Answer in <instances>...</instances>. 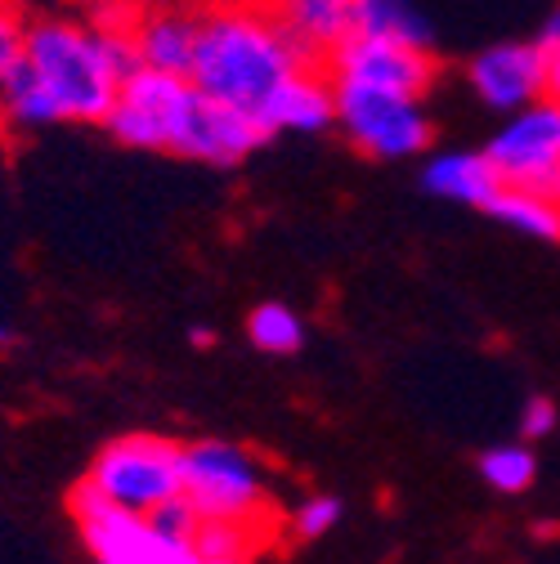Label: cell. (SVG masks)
Segmentation results:
<instances>
[{
  "label": "cell",
  "mask_w": 560,
  "mask_h": 564,
  "mask_svg": "<svg viewBox=\"0 0 560 564\" xmlns=\"http://www.w3.org/2000/svg\"><path fill=\"white\" fill-rule=\"evenodd\" d=\"M297 67H310V58L283 32V23L269 14L265 0H225V6H212L202 19L189 82L193 90L220 104L256 112L265 95L283 77H292Z\"/></svg>",
  "instance_id": "6da1fadb"
},
{
  "label": "cell",
  "mask_w": 560,
  "mask_h": 564,
  "mask_svg": "<svg viewBox=\"0 0 560 564\" xmlns=\"http://www.w3.org/2000/svg\"><path fill=\"white\" fill-rule=\"evenodd\" d=\"M28 63L54 90L67 121H108V112L121 99V77L112 73L99 32H90L77 14L32 19Z\"/></svg>",
  "instance_id": "7a4b0ae2"
},
{
  "label": "cell",
  "mask_w": 560,
  "mask_h": 564,
  "mask_svg": "<svg viewBox=\"0 0 560 564\" xmlns=\"http://www.w3.org/2000/svg\"><path fill=\"white\" fill-rule=\"evenodd\" d=\"M336 130L355 153L377 162L422 158L435 144V121L422 99L359 82H336Z\"/></svg>",
  "instance_id": "3957f363"
},
{
  "label": "cell",
  "mask_w": 560,
  "mask_h": 564,
  "mask_svg": "<svg viewBox=\"0 0 560 564\" xmlns=\"http://www.w3.org/2000/svg\"><path fill=\"white\" fill-rule=\"evenodd\" d=\"M86 484L108 502L149 516L153 507L184 492V444L162 435H121L95 457Z\"/></svg>",
  "instance_id": "277c9868"
},
{
  "label": "cell",
  "mask_w": 560,
  "mask_h": 564,
  "mask_svg": "<svg viewBox=\"0 0 560 564\" xmlns=\"http://www.w3.org/2000/svg\"><path fill=\"white\" fill-rule=\"evenodd\" d=\"M184 492L206 520H251L269 502V484L260 462L225 440L184 444Z\"/></svg>",
  "instance_id": "5b68a950"
},
{
  "label": "cell",
  "mask_w": 560,
  "mask_h": 564,
  "mask_svg": "<svg viewBox=\"0 0 560 564\" xmlns=\"http://www.w3.org/2000/svg\"><path fill=\"white\" fill-rule=\"evenodd\" d=\"M73 516H77V529L99 564H193L197 560L193 546L153 533V524L144 516L108 502L90 484L73 488Z\"/></svg>",
  "instance_id": "8992f818"
},
{
  "label": "cell",
  "mask_w": 560,
  "mask_h": 564,
  "mask_svg": "<svg viewBox=\"0 0 560 564\" xmlns=\"http://www.w3.org/2000/svg\"><path fill=\"white\" fill-rule=\"evenodd\" d=\"M488 162H494L503 188H538L551 193L560 184V104L547 95L494 130L484 144Z\"/></svg>",
  "instance_id": "52a82bcc"
},
{
  "label": "cell",
  "mask_w": 560,
  "mask_h": 564,
  "mask_svg": "<svg viewBox=\"0 0 560 564\" xmlns=\"http://www.w3.org/2000/svg\"><path fill=\"white\" fill-rule=\"evenodd\" d=\"M265 126L251 108H234L220 104L212 95L193 90L171 126V144L166 153L189 158V162H206V166H238L243 158H251L265 144Z\"/></svg>",
  "instance_id": "ba28073f"
},
{
  "label": "cell",
  "mask_w": 560,
  "mask_h": 564,
  "mask_svg": "<svg viewBox=\"0 0 560 564\" xmlns=\"http://www.w3.org/2000/svg\"><path fill=\"white\" fill-rule=\"evenodd\" d=\"M193 95L189 77L158 73V67H139V73L121 86L117 108L108 112V134L126 149H144V153H166L171 144V126Z\"/></svg>",
  "instance_id": "9c48e42d"
},
{
  "label": "cell",
  "mask_w": 560,
  "mask_h": 564,
  "mask_svg": "<svg viewBox=\"0 0 560 564\" xmlns=\"http://www.w3.org/2000/svg\"><path fill=\"white\" fill-rule=\"evenodd\" d=\"M327 73L336 82L381 86V90L422 99L435 86L440 63H435V50H422V45H403V41H386V36H349L327 58Z\"/></svg>",
  "instance_id": "30bf717a"
},
{
  "label": "cell",
  "mask_w": 560,
  "mask_h": 564,
  "mask_svg": "<svg viewBox=\"0 0 560 564\" xmlns=\"http://www.w3.org/2000/svg\"><path fill=\"white\" fill-rule=\"evenodd\" d=\"M466 82L488 112L511 117L547 99V50L538 41H498L466 63Z\"/></svg>",
  "instance_id": "8fae6325"
},
{
  "label": "cell",
  "mask_w": 560,
  "mask_h": 564,
  "mask_svg": "<svg viewBox=\"0 0 560 564\" xmlns=\"http://www.w3.org/2000/svg\"><path fill=\"white\" fill-rule=\"evenodd\" d=\"M256 117L269 139L273 134H319L336 126V77L319 63L297 67L292 77H283L265 95Z\"/></svg>",
  "instance_id": "7c38bea8"
},
{
  "label": "cell",
  "mask_w": 560,
  "mask_h": 564,
  "mask_svg": "<svg viewBox=\"0 0 560 564\" xmlns=\"http://www.w3.org/2000/svg\"><path fill=\"white\" fill-rule=\"evenodd\" d=\"M202 19H206V10L193 6V0H158V6H149L144 14H139V28H134V45H139L144 67L189 77L193 58H197Z\"/></svg>",
  "instance_id": "4fadbf2b"
},
{
  "label": "cell",
  "mask_w": 560,
  "mask_h": 564,
  "mask_svg": "<svg viewBox=\"0 0 560 564\" xmlns=\"http://www.w3.org/2000/svg\"><path fill=\"white\" fill-rule=\"evenodd\" d=\"M265 6L310 63L327 67V58L355 36V0H265Z\"/></svg>",
  "instance_id": "5bb4252c"
},
{
  "label": "cell",
  "mask_w": 560,
  "mask_h": 564,
  "mask_svg": "<svg viewBox=\"0 0 560 564\" xmlns=\"http://www.w3.org/2000/svg\"><path fill=\"white\" fill-rule=\"evenodd\" d=\"M422 188L457 206H488L498 197L503 180L484 149H440L422 166Z\"/></svg>",
  "instance_id": "9a60e30c"
},
{
  "label": "cell",
  "mask_w": 560,
  "mask_h": 564,
  "mask_svg": "<svg viewBox=\"0 0 560 564\" xmlns=\"http://www.w3.org/2000/svg\"><path fill=\"white\" fill-rule=\"evenodd\" d=\"M63 117V104L54 99V90L41 82V73L23 58L19 67H10L0 77V130L23 134V130H45Z\"/></svg>",
  "instance_id": "2e32d148"
},
{
  "label": "cell",
  "mask_w": 560,
  "mask_h": 564,
  "mask_svg": "<svg viewBox=\"0 0 560 564\" xmlns=\"http://www.w3.org/2000/svg\"><path fill=\"white\" fill-rule=\"evenodd\" d=\"M494 220H503L507 229L525 234V238H542V242H560V210L551 193L538 188H498V197L484 206Z\"/></svg>",
  "instance_id": "e0dca14e"
},
{
  "label": "cell",
  "mask_w": 560,
  "mask_h": 564,
  "mask_svg": "<svg viewBox=\"0 0 560 564\" xmlns=\"http://www.w3.org/2000/svg\"><path fill=\"white\" fill-rule=\"evenodd\" d=\"M355 36H386L431 50V23L408 0H355Z\"/></svg>",
  "instance_id": "ac0fdd59"
},
{
  "label": "cell",
  "mask_w": 560,
  "mask_h": 564,
  "mask_svg": "<svg viewBox=\"0 0 560 564\" xmlns=\"http://www.w3.org/2000/svg\"><path fill=\"white\" fill-rule=\"evenodd\" d=\"M247 336L260 355H273V359H288L305 345V323L292 305L283 301H265L247 314Z\"/></svg>",
  "instance_id": "d6986e66"
},
{
  "label": "cell",
  "mask_w": 560,
  "mask_h": 564,
  "mask_svg": "<svg viewBox=\"0 0 560 564\" xmlns=\"http://www.w3.org/2000/svg\"><path fill=\"white\" fill-rule=\"evenodd\" d=\"M475 466H480V479L488 488H498V492H525L534 484V475H538V462H534V453L525 444H498V448L480 453Z\"/></svg>",
  "instance_id": "ffe728a7"
},
{
  "label": "cell",
  "mask_w": 560,
  "mask_h": 564,
  "mask_svg": "<svg viewBox=\"0 0 560 564\" xmlns=\"http://www.w3.org/2000/svg\"><path fill=\"white\" fill-rule=\"evenodd\" d=\"M144 520L153 524V533H162V538H171V542H184V546H193L197 533H202V524H206V516L197 511V502L189 498V492H175L171 502L153 507Z\"/></svg>",
  "instance_id": "44dd1931"
},
{
  "label": "cell",
  "mask_w": 560,
  "mask_h": 564,
  "mask_svg": "<svg viewBox=\"0 0 560 564\" xmlns=\"http://www.w3.org/2000/svg\"><path fill=\"white\" fill-rule=\"evenodd\" d=\"M139 14H144V6H134V0H82L77 10V19L104 36H130L139 28Z\"/></svg>",
  "instance_id": "7402d4cb"
},
{
  "label": "cell",
  "mask_w": 560,
  "mask_h": 564,
  "mask_svg": "<svg viewBox=\"0 0 560 564\" xmlns=\"http://www.w3.org/2000/svg\"><path fill=\"white\" fill-rule=\"evenodd\" d=\"M28 36H32V14L23 0H0V77L28 58Z\"/></svg>",
  "instance_id": "603a6c76"
},
{
  "label": "cell",
  "mask_w": 560,
  "mask_h": 564,
  "mask_svg": "<svg viewBox=\"0 0 560 564\" xmlns=\"http://www.w3.org/2000/svg\"><path fill=\"white\" fill-rule=\"evenodd\" d=\"M345 516V502L341 498H310V502H301V511H297V538H305V542H314V538H323L327 529H336V520Z\"/></svg>",
  "instance_id": "cb8c5ba5"
},
{
  "label": "cell",
  "mask_w": 560,
  "mask_h": 564,
  "mask_svg": "<svg viewBox=\"0 0 560 564\" xmlns=\"http://www.w3.org/2000/svg\"><path fill=\"white\" fill-rule=\"evenodd\" d=\"M556 431V403L547 394H534L525 408H520V435L525 440H542Z\"/></svg>",
  "instance_id": "d4e9b609"
},
{
  "label": "cell",
  "mask_w": 560,
  "mask_h": 564,
  "mask_svg": "<svg viewBox=\"0 0 560 564\" xmlns=\"http://www.w3.org/2000/svg\"><path fill=\"white\" fill-rule=\"evenodd\" d=\"M538 45H542V50H560V6L547 14V23H542V32H538Z\"/></svg>",
  "instance_id": "484cf974"
},
{
  "label": "cell",
  "mask_w": 560,
  "mask_h": 564,
  "mask_svg": "<svg viewBox=\"0 0 560 564\" xmlns=\"http://www.w3.org/2000/svg\"><path fill=\"white\" fill-rule=\"evenodd\" d=\"M547 95L560 104V50H547Z\"/></svg>",
  "instance_id": "4316f807"
},
{
  "label": "cell",
  "mask_w": 560,
  "mask_h": 564,
  "mask_svg": "<svg viewBox=\"0 0 560 564\" xmlns=\"http://www.w3.org/2000/svg\"><path fill=\"white\" fill-rule=\"evenodd\" d=\"M189 340H193L197 349H206V345H216V332H212V327H193V332H189Z\"/></svg>",
  "instance_id": "83f0119b"
},
{
  "label": "cell",
  "mask_w": 560,
  "mask_h": 564,
  "mask_svg": "<svg viewBox=\"0 0 560 564\" xmlns=\"http://www.w3.org/2000/svg\"><path fill=\"white\" fill-rule=\"evenodd\" d=\"M193 564H247V560H243V555H229V560H202V555H197Z\"/></svg>",
  "instance_id": "f1b7e54d"
},
{
  "label": "cell",
  "mask_w": 560,
  "mask_h": 564,
  "mask_svg": "<svg viewBox=\"0 0 560 564\" xmlns=\"http://www.w3.org/2000/svg\"><path fill=\"white\" fill-rule=\"evenodd\" d=\"M6 345H10V327H6V323H0V349H6Z\"/></svg>",
  "instance_id": "f546056e"
},
{
  "label": "cell",
  "mask_w": 560,
  "mask_h": 564,
  "mask_svg": "<svg viewBox=\"0 0 560 564\" xmlns=\"http://www.w3.org/2000/svg\"><path fill=\"white\" fill-rule=\"evenodd\" d=\"M551 197H556V210H560V184H556V188H551Z\"/></svg>",
  "instance_id": "4dcf8cb0"
},
{
  "label": "cell",
  "mask_w": 560,
  "mask_h": 564,
  "mask_svg": "<svg viewBox=\"0 0 560 564\" xmlns=\"http://www.w3.org/2000/svg\"><path fill=\"white\" fill-rule=\"evenodd\" d=\"M134 6H144V10H149V6H158V0H134Z\"/></svg>",
  "instance_id": "1f68e13d"
}]
</instances>
